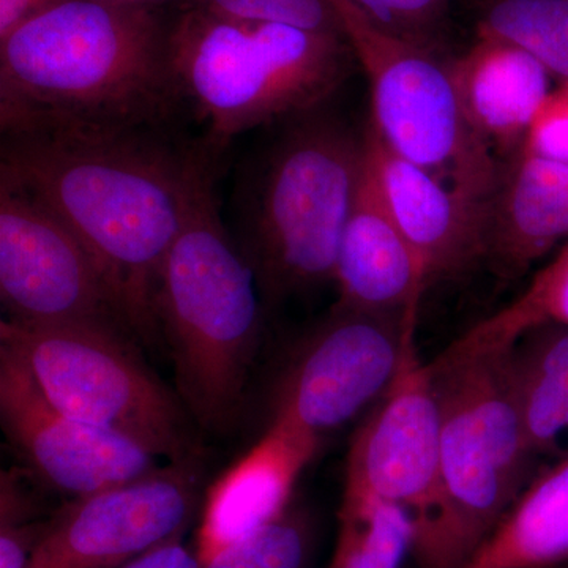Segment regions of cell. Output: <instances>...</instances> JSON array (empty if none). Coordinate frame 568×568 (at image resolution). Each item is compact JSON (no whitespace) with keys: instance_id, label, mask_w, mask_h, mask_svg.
<instances>
[{"instance_id":"30bf717a","label":"cell","mask_w":568,"mask_h":568,"mask_svg":"<svg viewBox=\"0 0 568 568\" xmlns=\"http://www.w3.org/2000/svg\"><path fill=\"white\" fill-rule=\"evenodd\" d=\"M0 298L22 324H91L134 336L102 268L59 216L0 181Z\"/></svg>"},{"instance_id":"d4e9b609","label":"cell","mask_w":568,"mask_h":568,"mask_svg":"<svg viewBox=\"0 0 568 568\" xmlns=\"http://www.w3.org/2000/svg\"><path fill=\"white\" fill-rule=\"evenodd\" d=\"M386 31L435 48L437 32L446 21L452 0H353Z\"/></svg>"},{"instance_id":"44dd1931","label":"cell","mask_w":568,"mask_h":568,"mask_svg":"<svg viewBox=\"0 0 568 568\" xmlns=\"http://www.w3.org/2000/svg\"><path fill=\"white\" fill-rule=\"evenodd\" d=\"M334 558L328 568H402L413 555L414 519L381 500L343 499Z\"/></svg>"},{"instance_id":"ffe728a7","label":"cell","mask_w":568,"mask_h":568,"mask_svg":"<svg viewBox=\"0 0 568 568\" xmlns=\"http://www.w3.org/2000/svg\"><path fill=\"white\" fill-rule=\"evenodd\" d=\"M510 568H545L568 560V458L541 469L491 534Z\"/></svg>"},{"instance_id":"5bb4252c","label":"cell","mask_w":568,"mask_h":568,"mask_svg":"<svg viewBox=\"0 0 568 568\" xmlns=\"http://www.w3.org/2000/svg\"><path fill=\"white\" fill-rule=\"evenodd\" d=\"M364 140L388 207L420 254L429 283L484 260L487 209L392 151L369 122Z\"/></svg>"},{"instance_id":"484cf974","label":"cell","mask_w":568,"mask_h":568,"mask_svg":"<svg viewBox=\"0 0 568 568\" xmlns=\"http://www.w3.org/2000/svg\"><path fill=\"white\" fill-rule=\"evenodd\" d=\"M20 477L2 473L0 481V568H28L47 526L26 525L32 503Z\"/></svg>"},{"instance_id":"5b68a950","label":"cell","mask_w":568,"mask_h":568,"mask_svg":"<svg viewBox=\"0 0 568 568\" xmlns=\"http://www.w3.org/2000/svg\"><path fill=\"white\" fill-rule=\"evenodd\" d=\"M170 61L216 155L239 134L316 111L355 59L343 33L239 20L203 3L171 26Z\"/></svg>"},{"instance_id":"6da1fadb","label":"cell","mask_w":568,"mask_h":568,"mask_svg":"<svg viewBox=\"0 0 568 568\" xmlns=\"http://www.w3.org/2000/svg\"><path fill=\"white\" fill-rule=\"evenodd\" d=\"M207 149L178 151L145 130L3 134L0 181L47 205L110 283L134 336L160 338L155 297Z\"/></svg>"},{"instance_id":"7a4b0ae2","label":"cell","mask_w":568,"mask_h":568,"mask_svg":"<svg viewBox=\"0 0 568 568\" xmlns=\"http://www.w3.org/2000/svg\"><path fill=\"white\" fill-rule=\"evenodd\" d=\"M181 100L148 6L50 0L0 39L2 134L149 130Z\"/></svg>"},{"instance_id":"4fadbf2b","label":"cell","mask_w":568,"mask_h":568,"mask_svg":"<svg viewBox=\"0 0 568 568\" xmlns=\"http://www.w3.org/2000/svg\"><path fill=\"white\" fill-rule=\"evenodd\" d=\"M0 420L10 443L52 489L82 499L162 467L129 437L67 416L24 362L0 345Z\"/></svg>"},{"instance_id":"ba28073f","label":"cell","mask_w":568,"mask_h":568,"mask_svg":"<svg viewBox=\"0 0 568 568\" xmlns=\"http://www.w3.org/2000/svg\"><path fill=\"white\" fill-rule=\"evenodd\" d=\"M130 338L103 325L0 323V345L24 362L63 414L129 437L168 463L200 458L189 410L142 364Z\"/></svg>"},{"instance_id":"1f68e13d","label":"cell","mask_w":568,"mask_h":568,"mask_svg":"<svg viewBox=\"0 0 568 568\" xmlns=\"http://www.w3.org/2000/svg\"><path fill=\"white\" fill-rule=\"evenodd\" d=\"M545 568H568V560H564V562L555 564V566H549Z\"/></svg>"},{"instance_id":"d6986e66","label":"cell","mask_w":568,"mask_h":568,"mask_svg":"<svg viewBox=\"0 0 568 568\" xmlns=\"http://www.w3.org/2000/svg\"><path fill=\"white\" fill-rule=\"evenodd\" d=\"M507 346V368L534 457L568 458V325L545 323ZM547 466V467H548Z\"/></svg>"},{"instance_id":"52a82bcc","label":"cell","mask_w":568,"mask_h":568,"mask_svg":"<svg viewBox=\"0 0 568 568\" xmlns=\"http://www.w3.org/2000/svg\"><path fill=\"white\" fill-rule=\"evenodd\" d=\"M372 92L373 129L392 151L487 209L504 164L478 136L448 62L376 24L353 0H325Z\"/></svg>"},{"instance_id":"9c48e42d","label":"cell","mask_w":568,"mask_h":568,"mask_svg":"<svg viewBox=\"0 0 568 568\" xmlns=\"http://www.w3.org/2000/svg\"><path fill=\"white\" fill-rule=\"evenodd\" d=\"M417 313L336 304L295 347L274 398L272 424L323 439L375 405L416 343Z\"/></svg>"},{"instance_id":"cb8c5ba5","label":"cell","mask_w":568,"mask_h":568,"mask_svg":"<svg viewBox=\"0 0 568 568\" xmlns=\"http://www.w3.org/2000/svg\"><path fill=\"white\" fill-rule=\"evenodd\" d=\"M312 536L308 517L290 506L263 528L220 549L203 568H305Z\"/></svg>"},{"instance_id":"7c38bea8","label":"cell","mask_w":568,"mask_h":568,"mask_svg":"<svg viewBox=\"0 0 568 568\" xmlns=\"http://www.w3.org/2000/svg\"><path fill=\"white\" fill-rule=\"evenodd\" d=\"M440 436L435 376L414 343L394 384L369 407L354 437L343 499L394 504L417 523L436 500Z\"/></svg>"},{"instance_id":"83f0119b","label":"cell","mask_w":568,"mask_h":568,"mask_svg":"<svg viewBox=\"0 0 568 568\" xmlns=\"http://www.w3.org/2000/svg\"><path fill=\"white\" fill-rule=\"evenodd\" d=\"M523 149L544 159L568 162V84L549 92Z\"/></svg>"},{"instance_id":"277c9868","label":"cell","mask_w":568,"mask_h":568,"mask_svg":"<svg viewBox=\"0 0 568 568\" xmlns=\"http://www.w3.org/2000/svg\"><path fill=\"white\" fill-rule=\"evenodd\" d=\"M432 366L443 413L439 487L414 523L420 568H463L540 473L507 368V346L452 343Z\"/></svg>"},{"instance_id":"2e32d148","label":"cell","mask_w":568,"mask_h":568,"mask_svg":"<svg viewBox=\"0 0 568 568\" xmlns=\"http://www.w3.org/2000/svg\"><path fill=\"white\" fill-rule=\"evenodd\" d=\"M317 447L320 440L272 424L263 439L212 485L197 538L203 564L291 506L295 484Z\"/></svg>"},{"instance_id":"e0dca14e","label":"cell","mask_w":568,"mask_h":568,"mask_svg":"<svg viewBox=\"0 0 568 568\" xmlns=\"http://www.w3.org/2000/svg\"><path fill=\"white\" fill-rule=\"evenodd\" d=\"M448 65L467 121L497 159L508 162L521 151L551 92L548 71L517 44L488 36H477Z\"/></svg>"},{"instance_id":"8fae6325","label":"cell","mask_w":568,"mask_h":568,"mask_svg":"<svg viewBox=\"0 0 568 568\" xmlns=\"http://www.w3.org/2000/svg\"><path fill=\"white\" fill-rule=\"evenodd\" d=\"M200 499V463L194 458L73 500L48 525L28 568L122 567L183 536Z\"/></svg>"},{"instance_id":"4316f807","label":"cell","mask_w":568,"mask_h":568,"mask_svg":"<svg viewBox=\"0 0 568 568\" xmlns=\"http://www.w3.org/2000/svg\"><path fill=\"white\" fill-rule=\"evenodd\" d=\"M203 3L239 20L280 22L312 31L342 33L325 0H203Z\"/></svg>"},{"instance_id":"f546056e","label":"cell","mask_w":568,"mask_h":568,"mask_svg":"<svg viewBox=\"0 0 568 568\" xmlns=\"http://www.w3.org/2000/svg\"><path fill=\"white\" fill-rule=\"evenodd\" d=\"M50 0H0V39L31 18Z\"/></svg>"},{"instance_id":"7402d4cb","label":"cell","mask_w":568,"mask_h":568,"mask_svg":"<svg viewBox=\"0 0 568 568\" xmlns=\"http://www.w3.org/2000/svg\"><path fill=\"white\" fill-rule=\"evenodd\" d=\"M477 36L517 44L568 84V0H495L478 22Z\"/></svg>"},{"instance_id":"f1b7e54d","label":"cell","mask_w":568,"mask_h":568,"mask_svg":"<svg viewBox=\"0 0 568 568\" xmlns=\"http://www.w3.org/2000/svg\"><path fill=\"white\" fill-rule=\"evenodd\" d=\"M119 568H203V560L197 549L186 547L183 536H179L142 552Z\"/></svg>"},{"instance_id":"8992f818","label":"cell","mask_w":568,"mask_h":568,"mask_svg":"<svg viewBox=\"0 0 568 568\" xmlns=\"http://www.w3.org/2000/svg\"><path fill=\"white\" fill-rule=\"evenodd\" d=\"M365 162L364 134L302 115L250 174L241 200L242 252L265 308L334 282L336 256Z\"/></svg>"},{"instance_id":"4dcf8cb0","label":"cell","mask_w":568,"mask_h":568,"mask_svg":"<svg viewBox=\"0 0 568 568\" xmlns=\"http://www.w3.org/2000/svg\"><path fill=\"white\" fill-rule=\"evenodd\" d=\"M112 2L140 3V6H148V2H152V0H112Z\"/></svg>"},{"instance_id":"ac0fdd59","label":"cell","mask_w":568,"mask_h":568,"mask_svg":"<svg viewBox=\"0 0 568 568\" xmlns=\"http://www.w3.org/2000/svg\"><path fill=\"white\" fill-rule=\"evenodd\" d=\"M568 237V162L521 149L504 164L485 223L484 260L515 278Z\"/></svg>"},{"instance_id":"603a6c76","label":"cell","mask_w":568,"mask_h":568,"mask_svg":"<svg viewBox=\"0 0 568 568\" xmlns=\"http://www.w3.org/2000/svg\"><path fill=\"white\" fill-rule=\"evenodd\" d=\"M545 323L568 325V244L534 276L525 293L459 339L467 345H508Z\"/></svg>"},{"instance_id":"9a60e30c","label":"cell","mask_w":568,"mask_h":568,"mask_svg":"<svg viewBox=\"0 0 568 568\" xmlns=\"http://www.w3.org/2000/svg\"><path fill=\"white\" fill-rule=\"evenodd\" d=\"M334 282L339 305L398 315L418 313L429 284L420 254L388 207L366 148L361 182L338 246Z\"/></svg>"},{"instance_id":"3957f363","label":"cell","mask_w":568,"mask_h":568,"mask_svg":"<svg viewBox=\"0 0 568 568\" xmlns=\"http://www.w3.org/2000/svg\"><path fill=\"white\" fill-rule=\"evenodd\" d=\"M213 155L205 160L155 297L179 398L205 432H230L245 407L263 332L264 301L248 257L220 219Z\"/></svg>"}]
</instances>
